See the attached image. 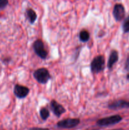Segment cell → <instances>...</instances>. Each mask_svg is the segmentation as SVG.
Here are the masks:
<instances>
[{"label":"cell","instance_id":"1","mask_svg":"<svg viewBox=\"0 0 129 130\" xmlns=\"http://www.w3.org/2000/svg\"><path fill=\"white\" fill-rule=\"evenodd\" d=\"M105 61L102 55H98L94 58L91 63V69L94 74L99 73L104 69Z\"/></svg>","mask_w":129,"mask_h":130},{"label":"cell","instance_id":"2","mask_svg":"<svg viewBox=\"0 0 129 130\" xmlns=\"http://www.w3.org/2000/svg\"><path fill=\"white\" fill-rule=\"evenodd\" d=\"M34 77L39 83L46 84L51 79V75L48 69L40 68L34 72Z\"/></svg>","mask_w":129,"mask_h":130},{"label":"cell","instance_id":"3","mask_svg":"<svg viewBox=\"0 0 129 130\" xmlns=\"http://www.w3.org/2000/svg\"><path fill=\"white\" fill-rule=\"evenodd\" d=\"M122 120V117L120 115H114L108 118H102L99 119L97 121V124L101 126H106L113 125L120 123Z\"/></svg>","mask_w":129,"mask_h":130},{"label":"cell","instance_id":"4","mask_svg":"<svg viewBox=\"0 0 129 130\" xmlns=\"http://www.w3.org/2000/svg\"><path fill=\"white\" fill-rule=\"evenodd\" d=\"M33 48H34V52L40 58L42 59L46 58L48 53L46 50L45 49L44 44L42 40L37 39L35 41L33 44Z\"/></svg>","mask_w":129,"mask_h":130},{"label":"cell","instance_id":"5","mask_svg":"<svg viewBox=\"0 0 129 130\" xmlns=\"http://www.w3.org/2000/svg\"><path fill=\"white\" fill-rule=\"evenodd\" d=\"M80 123L79 119H66L57 123V126L61 128H72L77 126Z\"/></svg>","mask_w":129,"mask_h":130},{"label":"cell","instance_id":"6","mask_svg":"<svg viewBox=\"0 0 129 130\" xmlns=\"http://www.w3.org/2000/svg\"><path fill=\"white\" fill-rule=\"evenodd\" d=\"M114 18L116 21H121L124 19L125 15V10L123 5L117 3L114 6L113 11Z\"/></svg>","mask_w":129,"mask_h":130},{"label":"cell","instance_id":"7","mask_svg":"<svg viewBox=\"0 0 129 130\" xmlns=\"http://www.w3.org/2000/svg\"><path fill=\"white\" fill-rule=\"evenodd\" d=\"M109 109L112 110H118L129 108V100H117L113 101L108 104Z\"/></svg>","mask_w":129,"mask_h":130},{"label":"cell","instance_id":"8","mask_svg":"<svg viewBox=\"0 0 129 130\" xmlns=\"http://www.w3.org/2000/svg\"><path fill=\"white\" fill-rule=\"evenodd\" d=\"M14 93L18 99H24L29 93V89L26 86L16 85L14 88Z\"/></svg>","mask_w":129,"mask_h":130},{"label":"cell","instance_id":"9","mask_svg":"<svg viewBox=\"0 0 129 130\" xmlns=\"http://www.w3.org/2000/svg\"><path fill=\"white\" fill-rule=\"evenodd\" d=\"M50 105L52 111L54 113V115L56 116L57 117L61 116L63 113L65 112L66 110L64 109V108L61 104H58L56 100H52L51 102Z\"/></svg>","mask_w":129,"mask_h":130},{"label":"cell","instance_id":"10","mask_svg":"<svg viewBox=\"0 0 129 130\" xmlns=\"http://www.w3.org/2000/svg\"><path fill=\"white\" fill-rule=\"evenodd\" d=\"M118 60V53L116 50H113L111 52L108 62V67L109 69H111L115 63Z\"/></svg>","mask_w":129,"mask_h":130},{"label":"cell","instance_id":"11","mask_svg":"<svg viewBox=\"0 0 129 130\" xmlns=\"http://www.w3.org/2000/svg\"><path fill=\"white\" fill-rule=\"evenodd\" d=\"M26 16L27 17L28 20L30 22V24H34L35 22V20L37 19V14L35 11L32 8H29L27 10Z\"/></svg>","mask_w":129,"mask_h":130},{"label":"cell","instance_id":"12","mask_svg":"<svg viewBox=\"0 0 129 130\" xmlns=\"http://www.w3.org/2000/svg\"><path fill=\"white\" fill-rule=\"evenodd\" d=\"M90 35L89 32H87V30H83L80 32L79 34V38L80 39V41H82V42H86L89 39Z\"/></svg>","mask_w":129,"mask_h":130},{"label":"cell","instance_id":"13","mask_svg":"<svg viewBox=\"0 0 129 130\" xmlns=\"http://www.w3.org/2000/svg\"><path fill=\"white\" fill-rule=\"evenodd\" d=\"M40 116L43 120H46L49 116V112L46 108L42 107L40 110Z\"/></svg>","mask_w":129,"mask_h":130},{"label":"cell","instance_id":"14","mask_svg":"<svg viewBox=\"0 0 129 130\" xmlns=\"http://www.w3.org/2000/svg\"><path fill=\"white\" fill-rule=\"evenodd\" d=\"M122 28L124 32H129V16H128L124 20L123 23Z\"/></svg>","mask_w":129,"mask_h":130},{"label":"cell","instance_id":"15","mask_svg":"<svg viewBox=\"0 0 129 130\" xmlns=\"http://www.w3.org/2000/svg\"><path fill=\"white\" fill-rule=\"evenodd\" d=\"M8 1L6 0H0V9L4 8L7 6Z\"/></svg>","mask_w":129,"mask_h":130},{"label":"cell","instance_id":"16","mask_svg":"<svg viewBox=\"0 0 129 130\" xmlns=\"http://www.w3.org/2000/svg\"><path fill=\"white\" fill-rule=\"evenodd\" d=\"M125 68L126 71H129V55L128 56L126 60V62H125Z\"/></svg>","mask_w":129,"mask_h":130},{"label":"cell","instance_id":"17","mask_svg":"<svg viewBox=\"0 0 129 130\" xmlns=\"http://www.w3.org/2000/svg\"><path fill=\"white\" fill-rule=\"evenodd\" d=\"M30 130H49L47 128H32Z\"/></svg>","mask_w":129,"mask_h":130},{"label":"cell","instance_id":"18","mask_svg":"<svg viewBox=\"0 0 129 130\" xmlns=\"http://www.w3.org/2000/svg\"><path fill=\"white\" fill-rule=\"evenodd\" d=\"M111 130H123L122 129H111Z\"/></svg>","mask_w":129,"mask_h":130},{"label":"cell","instance_id":"19","mask_svg":"<svg viewBox=\"0 0 129 130\" xmlns=\"http://www.w3.org/2000/svg\"><path fill=\"white\" fill-rule=\"evenodd\" d=\"M127 79H129V74L127 75Z\"/></svg>","mask_w":129,"mask_h":130}]
</instances>
